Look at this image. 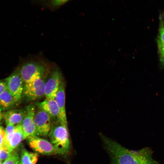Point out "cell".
I'll return each mask as SVG.
<instances>
[{"mask_svg":"<svg viewBox=\"0 0 164 164\" xmlns=\"http://www.w3.org/2000/svg\"><path fill=\"white\" fill-rule=\"evenodd\" d=\"M99 135L111 164H159L153 159L151 148L146 147L137 151L129 150L101 133Z\"/></svg>","mask_w":164,"mask_h":164,"instance_id":"1","label":"cell"},{"mask_svg":"<svg viewBox=\"0 0 164 164\" xmlns=\"http://www.w3.org/2000/svg\"><path fill=\"white\" fill-rule=\"evenodd\" d=\"M48 136L59 154L69 152L70 143L67 125L59 120L52 121Z\"/></svg>","mask_w":164,"mask_h":164,"instance_id":"2","label":"cell"},{"mask_svg":"<svg viewBox=\"0 0 164 164\" xmlns=\"http://www.w3.org/2000/svg\"><path fill=\"white\" fill-rule=\"evenodd\" d=\"M18 68L24 84L44 76L48 70L46 63L39 58L29 59Z\"/></svg>","mask_w":164,"mask_h":164,"instance_id":"3","label":"cell"},{"mask_svg":"<svg viewBox=\"0 0 164 164\" xmlns=\"http://www.w3.org/2000/svg\"><path fill=\"white\" fill-rule=\"evenodd\" d=\"M48 73L28 83L24 84L22 96L27 101L40 98L45 95V86Z\"/></svg>","mask_w":164,"mask_h":164,"instance_id":"4","label":"cell"},{"mask_svg":"<svg viewBox=\"0 0 164 164\" xmlns=\"http://www.w3.org/2000/svg\"><path fill=\"white\" fill-rule=\"evenodd\" d=\"M26 139L30 148L37 153L46 155L59 154L51 142L46 139L34 136Z\"/></svg>","mask_w":164,"mask_h":164,"instance_id":"5","label":"cell"},{"mask_svg":"<svg viewBox=\"0 0 164 164\" xmlns=\"http://www.w3.org/2000/svg\"><path fill=\"white\" fill-rule=\"evenodd\" d=\"M49 75L45 84L44 96L46 98L54 99L63 81L62 74L59 69L56 68Z\"/></svg>","mask_w":164,"mask_h":164,"instance_id":"6","label":"cell"},{"mask_svg":"<svg viewBox=\"0 0 164 164\" xmlns=\"http://www.w3.org/2000/svg\"><path fill=\"white\" fill-rule=\"evenodd\" d=\"M34 122L37 136L46 137L48 135L52 120L47 113L38 108L34 115Z\"/></svg>","mask_w":164,"mask_h":164,"instance_id":"7","label":"cell"},{"mask_svg":"<svg viewBox=\"0 0 164 164\" xmlns=\"http://www.w3.org/2000/svg\"><path fill=\"white\" fill-rule=\"evenodd\" d=\"M5 81L7 89L19 101L22 96L24 83L18 68L5 79Z\"/></svg>","mask_w":164,"mask_h":164,"instance_id":"8","label":"cell"},{"mask_svg":"<svg viewBox=\"0 0 164 164\" xmlns=\"http://www.w3.org/2000/svg\"><path fill=\"white\" fill-rule=\"evenodd\" d=\"M26 114L21 125L24 139L37 136L34 122V117L36 111L35 105L30 104L26 108Z\"/></svg>","mask_w":164,"mask_h":164,"instance_id":"9","label":"cell"},{"mask_svg":"<svg viewBox=\"0 0 164 164\" xmlns=\"http://www.w3.org/2000/svg\"><path fill=\"white\" fill-rule=\"evenodd\" d=\"M38 109L47 113L51 117L52 121H59L60 110L54 99L46 98L43 101L35 104Z\"/></svg>","mask_w":164,"mask_h":164,"instance_id":"10","label":"cell"},{"mask_svg":"<svg viewBox=\"0 0 164 164\" xmlns=\"http://www.w3.org/2000/svg\"><path fill=\"white\" fill-rule=\"evenodd\" d=\"M60 110L59 121L67 125L65 107V92L64 82L63 81L54 99Z\"/></svg>","mask_w":164,"mask_h":164,"instance_id":"11","label":"cell"},{"mask_svg":"<svg viewBox=\"0 0 164 164\" xmlns=\"http://www.w3.org/2000/svg\"><path fill=\"white\" fill-rule=\"evenodd\" d=\"M26 114V109H12L4 112L2 114V116L5 119L7 125H15L22 122Z\"/></svg>","mask_w":164,"mask_h":164,"instance_id":"12","label":"cell"},{"mask_svg":"<svg viewBox=\"0 0 164 164\" xmlns=\"http://www.w3.org/2000/svg\"><path fill=\"white\" fill-rule=\"evenodd\" d=\"M24 139L21 123L15 125L13 134L8 142L6 149L11 152Z\"/></svg>","mask_w":164,"mask_h":164,"instance_id":"13","label":"cell"},{"mask_svg":"<svg viewBox=\"0 0 164 164\" xmlns=\"http://www.w3.org/2000/svg\"><path fill=\"white\" fill-rule=\"evenodd\" d=\"M17 102L16 99L7 89L0 94V108L2 110L9 108Z\"/></svg>","mask_w":164,"mask_h":164,"instance_id":"14","label":"cell"},{"mask_svg":"<svg viewBox=\"0 0 164 164\" xmlns=\"http://www.w3.org/2000/svg\"><path fill=\"white\" fill-rule=\"evenodd\" d=\"M38 158V153L29 152L24 148L22 149L20 158L21 164H36Z\"/></svg>","mask_w":164,"mask_h":164,"instance_id":"15","label":"cell"},{"mask_svg":"<svg viewBox=\"0 0 164 164\" xmlns=\"http://www.w3.org/2000/svg\"><path fill=\"white\" fill-rule=\"evenodd\" d=\"M157 45L159 60L164 66V25L162 23L161 25L159 30Z\"/></svg>","mask_w":164,"mask_h":164,"instance_id":"16","label":"cell"},{"mask_svg":"<svg viewBox=\"0 0 164 164\" xmlns=\"http://www.w3.org/2000/svg\"><path fill=\"white\" fill-rule=\"evenodd\" d=\"M19 153L17 151L14 150L2 164H19Z\"/></svg>","mask_w":164,"mask_h":164,"instance_id":"17","label":"cell"},{"mask_svg":"<svg viewBox=\"0 0 164 164\" xmlns=\"http://www.w3.org/2000/svg\"><path fill=\"white\" fill-rule=\"evenodd\" d=\"M69 1L67 0H53L49 3L50 7L53 9L59 8Z\"/></svg>","mask_w":164,"mask_h":164,"instance_id":"18","label":"cell"},{"mask_svg":"<svg viewBox=\"0 0 164 164\" xmlns=\"http://www.w3.org/2000/svg\"><path fill=\"white\" fill-rule=\"evenodd\" d=\"M11 153L6 149H1L0 152V161L7 158L9 156Z\"/></svg>","mask_w":164,"mask_h":164,"instance_id":"19","label":"cell"},{"mask_svg":"<svg viewBox=\"0 0 164 164\" xmlns=\"http://www.w3.org/2000/svg\"><path fill=\"white\" fill-rule=\"evenodd\" d=\"M5 134V130L2 127L0 126V149L4 145Z\"/></svg>","mask_w":164,"mask_h":164,"instance_id":"20","label":"cell"},{"mask_svg":"<svg viewBox=\"0 0 164 164\" xmlns=\"http://www.w3.org/2000/svg\"><path fill=\"white\" fill-rule=\"evenodd\" d=\"M6 89L7 88L6 82L0 80V94Z\"/></svg>","mask_w":164,"mask_h":164,"instance_id":"21","label":"cell"},{"mask_svg":"<svg viewBox=\"0 0 164 164\" xmlns=\"http://www.w3.org/2000/svg\"><path fill=\"white\" fill-rule=\"evenodd\" d=\"M2 110L0 108V119H1V118L2 116V113H1Z\"/></svg>","mask_w":164,"mask_h":164,"instance_id":"22","label":"cell"},{"mask_svg":"<svg viewBox=\"0 0 164 164\" xmlns=\"http://www.w3.org/2000/svg\"><path fill=\"white\" fill-rule=\"evenodd\" d=\"M0 164H1V161H0Z\"/></svg>","mask_w":164,"mask_h":164,"instance_id":"23","label":"cell"},{"mask_svg":"<svg viewBox=\"0 0 164 164\" xmlns=\"http://www.w3.org/2000/svg\"><path fill=\"white\" fill-rule=\"evenodd\" d=\"M19 164H21V163L20 162H19Z\"/></svg>","mask_w":164,"mask_h":164,"instance_id":"24","label":"cell"},{"mask_svg":"<svg viewBox=\"0 0 164 164\" xmlns=\"http://www.w3.org/2000/svg\"><path fill=\"white\" fill-rule=\"evenodd\" d=\"M1 151V149H0V152Z\"/></svg>","mask_w":164,"mask_h":164,"instance_id":"25","label":"cell"},{"mask_svg":"<svg viewBox=\"0 0 164 164\" xmlns=\"http://www.w3.org/2000/svg\"><path fill=\"white\" fill-rule=\"evenodd\" d=\"M1 120V119H0V121Z\"/></svg>","mask_w":164,"mask_h":164,"instance_id":"26","label":"cell"}]
</instances>
